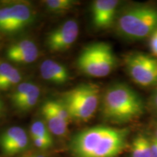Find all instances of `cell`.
Listing matches in <instances>:
<instances>
[{"label":"cell","mask_w":157,"mask_h":157,"mask_svg":"<svg viewBox=\"0 0 157 157\" xmlns=\"http://www.w3.org/2000/svg\"><path fill=\"white\" fill-rule=\"evenodd\" d=\"M39 97H40V89L38 88L19 103L15 104V106L21 111H28L36 105Z\"/></svg>","instance_id":"cell-19"},{"label":"cell","mask_w":157,"mask_h":157,"mask_svg":"<svg viewBox=\"0 0 157 157\" xmlns=\"http://www.w3.org/2000/svg\"><path fill=\"white\" fill-rule=\"evenodd\" d=\"M38 88L39 87H37L36 84L31 82H23L19 84L12 95V101L13 104L15 105L19 103Z\"/></svg>","instance_id":"cell-17"},{"label":"cell","mask_w":157,"mask_h":157,"mask_svg":"<svg viewBox=\"0 0 157 157\" xmlns=\"http://www.w3.org/2000/svg\"><path fill=\"white\" fill-rule=\"evenodd\" d=\"M44 3L47 8L54 13H63L67 12L76 4L73 0H47Z\"/></svg>","instance_id":"cell-18"},{"label":"cell","mask_w":157,"mask_h":157,"mask_svg":"<svg viewBox=\"0 0 157 157\" xmlns=\"http://www.w3.org/2000/svg\"><path fill=\"white\" fill-rule=\"evenodd\" d=\"M39 56V50L33 41L23 39L11 44L7 50V58L21 64L34 63Z\"/></svg>","instance_id":"cell-11"},{"label":"cell","mask_w":157,"mask_h":157,"mask_svg":"<svg viewBox=\"0 0 157 157\" xmlns=\"http://www.w3.org/2000/svg\"><path fill=\"white\" fill-rule=\"evenodd\" d=\"M40 73L43 79L56 84H65L70 78L69 71L66 66L51 59L42 63Z\"/></svg>","instance_id":"cell-12"},{"label":"cell","mask_w":157,"mask_h":157,"mask_svg":"<svg viewBox=\"0 0 157 157\" xmlns=\"http://www.w3.org/2000/svg\"><path fill=\"white\" fill-rule=\"evenodd\" d=\"M125 67L132 81L142 87L157 85V58L142 53L132 52L124 58Z\"/></svg>","instance_id":"cell-6"},{"label":"cell","mask_w":157,"mask_h":157,"mask_svg":"<svg viewBox=\"0 0 157 157\" xmlns=\"http://www.w3.org/2000/svg\"><path fill=\"white\" fill-rule=\"evenodd\" d=\"M29 157H45V156H41V155H37V156H29Z\"/></svg>","instance_id":"cell-25"},{"label":"cell","mask_w":157,"mask_h":157,"mask_svg":"<svg viewBox=\"0 0 157 157\" xmlns=\"http://www.w3.org/2000/svg\"><path fill=\"white\" fill-rule=\"evenodd\" d=\"M117 60L112 47L104 42H94L84 48L76 60L82 73L93 77L109 75L117 66Z\"/></svg>","instance_id":"cell-4"},{"label":"cell","mask_w":157,"mask_h":157,"mask_svg":"<svg viewBox=\"0 0 157 157\" xmlns=\"http://www.w3.org/2000/svg\"><path fill=\"white\" fill-rule=\"evenodd\" d=\"M35 13L27 3H12L0 7V31L14 34L30 25L34 21Z\"/></svg>","instance_id":"cell-7"},{"label":"cell","mask_w":157,"mask_h":157,"mask_svg":"<svg viewBox=\"0 0 157 157\" xmlns=\"http://www.w3.org/2000/svg\"><path fill=\"white\" fill-rule=\"evenodd\" d=\"M33 143H34V146L39 149H42V150H47V149L50 148L52 146L53 143L49 142V141L41 140L38 138H33Z\"/></svg>","instance_id":"cell-20"},{"label":"cell","mask_w":157,"mask_h":157,"mask_svg":"<svg viewBox=\"0 0 157 157\" xmlns=\"http://www.w3.org/2000/svg\"><path fill=\"white\" fill-rule=\"evenodd\" d=\"M154 95H157V87H156V90H155V93H154Z\"/></svg>","instance_id":"cell-26"},{"label":"cell","mask_w":157,"mask_h":157,"mask_svg":"<svg viewBox=\"0 0 157 157\" xmlns=\"http://www.w3.org/2000/svg\"><path fill=\"white\" fill-rule=\"evenodd\" d=\"M153 102H154L155 106L157 108V95H154L153 96Z\"/></svg>","instance_id":"cell-23"},{"label":"cell","mask_w":157,"mask_h":157,"mask_svg":"<svg viewBox=\"0 0 157 157\" xmlns=\"http://www.w3.org/2000/svg\"><path fill=\"white\" fill-rule=\"evenodd\" d=\"M156 137H157V131H156Z\"/></svg>","instance_id":"cell-27"},{"label":"cell","mask_w":157,"mask_h":157,"mask_svg":"<svg viewBox=\"0 0 157 157\" xmlns=\"http://www.w3.org/2000/svg\"><path fill=\"white\" fill-rule=\"evenodd\" d=\"M144 111L145 105L142 98L127 84H113L103 94L101 113L111 122H129L140 117Z\"/></svg>","instance_id":"cell-2"},{"label":"cell","mask_w":157,"mask_h":157,"mask_svg":"<svg viewBox=\"0 0 157 157\" xmlns=\"http://www.w3.org/2000/svg\"><path fill=\"white\" fill-rule=\"evenodd\" d=\"M117 0H96L92 5V17L94 26L98 29H108L114 24L117 7Z\"/></svg>","instance_id":"cell-10"},{"label":"cell","mask_w":157,"mask_h":157,"mask_svg":"<svg viewBox=\"0 0 157 157\" xmlns=\"http://www.w3.org/2000/svg\"><path fill=\"white\" fill-rule=\"evenodd\" d=\"M151 157H157V137H154L151 140Z\"/></svg>","instance_id":"cell-22"},{"label":"cell","mask_w":157,"mask_h":157,"mask_svg":"<svg viewBox=\"0 0 157 157\" xmlns=\"http://www.w3.org/2000/svg\"><path fill=\"white\" fill-rule=\"evenodd\" d=\"M2 110V103L1 100H0V113H1Z\"/></svg>","instance_id":"cell-24"},{"label":"cell","mask_w":157,"mask_h":157,"mask_svg":"<svg viewBox=\"0 0 157 157\" xmlns=\"http://www.w3.org/2000/svg\"><path fill=\"white\" fill-rule=\"evenodd\" d=\"M41 113L51 134L57 136H64L67 133L68 122L55 113L47 101L41 107Z\"/></svg>","instance_id":"cell-13"},{"label":"cell","mask_w":157,"mask_h":157,"mask_svg":"<svg viewBox=\"0 0 157 157\" xmlns=\"http://www.w3.org/2000/svg\"><path fill=\"white\" fill-rule=\"evenodd\" d=\"M100 89L95 84H84L63 95L60 101L71 119L78 121L89 120L95 114L100 103Z\"/></svg>","instance_id":"cell-5"},{"label":"cell","mask_w":157,"mask_h":157,"mask_svg":"<svg viewBox=\"0 0 157 157\" xmlns=\"http://www.w3.org/2000/svg\"><path fill=\"white\" fill-rule=\"evenodd\" d=\"M149 47L154 56L157 58V30L150 36Z\"/></svg>","instance_id":"cell-21"},{"label":"cell","mask_w":157,"mask_h":157,"mask_svg":"<svg viewBox=\"0 0 157 157\" xmlns=\"http://www.w3.org/2000/svg\"><path fill=\"white\" fill-rule=\"evenodd\" d=\"M117 31L121 36L132 41L150 37L157 30V7L135 5L121 12L116 21Z\"/></svg>","instance_id":"cell-3"},{"label":"cell","mask_w":157,"mask_h":157,"mask_svg":"<svg viewBox=\"0 0 157 157\" xmlns=\"http://www.w3.org/2000/svg\"><path fill=\"white\" fill-rule=\"evenodd\" d=\"M30 136L31 139L38 138L53 143L52 134L45 123L42 121H36L31 125Z\"/></svg>","instance_id":"cell-16"},{"label":"cell","mask_w":157,"mask_h":157,"mask_svg":"<svg viewBox=\"0 0 157 157\" xmlns=\"http://www.w3.org/2000/svg\"><path fill=\"white\" fill-rule=\"evenodd\" d=\"M128 135L127 128L90 127L74 135L69 148L74 157H116L126 148Z\"/></svg>","instance_id":"cell-1"},{"label":"cell","mask_w":157,"mask_h":157,"mask_svg":"<svg viewBox=\"0 0 157 157\" xmlns=\"http://www.w3.org/2000/svg\"><path fill=\"white\" fill-rule=\"evenodd\" d=\"M22 76L20 71L11 64L0 62V90L7 91L21 82Z\"/></svg>","instance_id":"cell-14"},{"label":"cell","mask_w":157,"mask_h":157,"mask_svg":"<svg viewBox=\"0 0 157 157\" xmlns=\"http://www.w3.org/2000/svg\"><path fill=\"white\" fill-rule=\"evenodd\" d=\"M29 143L28 135L22 127H9L0 134V150L5 156H12L24 151Z\"/></svg>","instance_id":"cell-9"},{"label":"cell","mask_w":157,"mask_h":157,"mask_svg":"<svg viewBox=\"0 0 157 157\" xmlns=\"http://www.w3.org/2000/svg\"><path fill=\"white\" fill-rule=\"evenodd\" d=\"M78 31V25L75 20L66 21L48 34L46 39L48 50L53 52L67 50L76 42Z\"/></svg>","instance_id":"cell-8"},{"label":"cell","mask_w":157,"mask_h":157,"mask_svg":"<svg viewBox=\"0 0 157 157\" xmlns=\"http://www.w3.org/2000/svg\"><path fill=\"white\" fill-rule=\"evenodd\" d=\"M131 157H151V140L144 135H138L131 146Z\"/></svg>","instance_id":"cell-15"}]
</instances>
